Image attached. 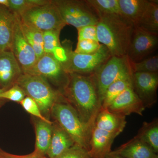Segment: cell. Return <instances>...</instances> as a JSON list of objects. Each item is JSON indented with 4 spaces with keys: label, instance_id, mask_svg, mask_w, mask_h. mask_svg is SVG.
<instances>
[{
    "label": "cell",
    "instance_id": "15",
    "mask_svg": "<svg viewBox=\"0 0 158 158\" xmlns=\"http://www.w3.org/2000/svg\"><path fill=\"white\" fill-rule=\"evenodd\" d=\"M22 70L11 51L0 52V86L7 90L15 85Z\"/></svg>",
    "mask_w": 158,
    "mask_h": 158
},
{
    "label": "cell",
    "instance_id": "2",
    "mask_svg": "<svg viewBox=\"0 0 158 158\" xmlns=\"http://www.w3.org/2000/svg\"><path fill=\"white\" fill-rule=\"evenodd\" d=\"M98 41L111 56H127L135 26L121 15H100L96 25Z\"/></svg>",
    "mask_w": 158,
    "mask_h": 158
},
{
    "label": "cell",
    "instance_id": "34",
    "mask_svg": "<svg viewBox=\"0 0 158 158\" xmlns=\"http://www.w3.org/2000/svg\"><path fill=\"white\" fill-rule=\"evenodd\" d=\"M52 55L53 56L54 58L57 59L58 61L63 63L66 61V55L65 49L61 45V46L58 47L55 49L53 52Z\"/></svg>",
    "mask_w": 158,
    "mask_h": 158
},
{
    "label": "cell",
    "instance_id": "31",
    "mask_svg": "<svg viewBox=\"0 0 158 158\" xmlns=\"http://www.w3.org/2000/svg\"><path fill=\"white\" fill-rule=\"evenodd\" d=\"M101 45L98 41L94 40H80L78 41L76 48L74 52L77 54H92L98 51Z\"/></svg>",
    "mask_w": 158,
    "mask_h": 158
},
{
    "label": "cell",
    "instance_id": "14",
    "mask_svg": "<svg viewBox=\"0 0 158 158\" xmlns=\"http://www.w3.org/2000/svg\"><path fill=\"white\" fill-rule=\"evenodd\" d=\"M107 109L110 113L122 116L136 113L142 116L145 108L134 92L132 86L117 97Z\"/></svg>",
    "mask_w": 158,
    "mask_h": 158
},
{
    "label": "cell",
    "instance_id": "12",
    "mask_svg": "<svg viewBox=\"0 0 158 158\" xmlns=\"http://www.w3.org/2000/svg\"><path fill=\"white\" fill-rule=\"evenodd\" d=\"M15 14V22L10 51L13 53L23 72H24L31 69L38 59L34 49L29 44L23 34L19 15L16 13Z\"/></svg>",
    "mask_w": 158,
    "mask_h": 158
},
{
    "label": "cell",
    "instance_id": "29",
    "mask_svg": "<svg viewBox=\"0 0 158 158\" xmlns=\"http://www.w3.org/2000/svg\"><path fill=\"white\" fill-rule=\"evenodd\" d=\"M19 104L26 112L34 116L35 118H38L49 124H52V121H51L50 119L43 116L39 106L35 101L31 98L26 96Z\"/></svg>",
    "mask_w": 158,
    "mask_h": 158
},
{
    "label": "cell",
    "instance_id": "17",
    "mask_svg": "<svg viewBox=\"0 0 158 158\" xmlns=\"http://www.w3.org/2000/svg\"><path fill=\"white\" fill-rule=\"evenodd\" d=\"M52 127V139L47 156L48 158H56L76 144L56 121L53 122Z\"/></svg>",
    "mask_w": 158,
    "mask_h": 158
},
{
    "label": "cell",
    "instance_id": "9",
    "mask_svg": "<svg viewBox=\"0 0 158 158\" xmlns=\"http://www.w3.org/2000/svg\"><path fill=\"white\" fill-rule=\"evenodd\" d=\"M19 15L22 22L43 32L50 31L61 32L66 25L52 1L43 6L29 9Z\"/></svg>",
    "mask_w": 158,
    "mask_h": 158
},
{
    "label": "cell",
    "instance_id": "39",
    "mask_svg": "<svg viewBox=\"0 0 158 158\" xmlns=\"http://www.w3.org/2000/svg\"><path fill=\"white\" fill-rule=\"evenodd\" d=\"M4 90H5V89L0 88V94H1L2 92H3ZM5 100L2 99L0 98V108L2 107V106L3 104H4V101Z\"/></svg>",
    "mask_w": 158,
    "mask_h": 158
},
{
    "label": "cell",
    "instance_id": "8",
    "mask_svg": "<svg viewBox=\"0 0 158 158\" xmlns=\"http://www.w3.org/2000/svg\"><path fill=\"white\" fill-rule=\"evenodd\" d=\"M133 73L127 56H111L93 75L102 102L110 85L120 80L131 78Z\"/></svg>",
    "mask_w": 158,
    "mask_h": 158
},
{
    "label": "cell",
    "instance_id": "38",
    "mask_svg": "<svg viewBox=\"0 0 158 158\" xmlns=\"http://www.w3.org/2000/svg\"><path fill=\"white\" fill-rule=\"evenodd\" d=\"M105 158H123L119 156L111 154V153L108 154L106 156Z\"/></svg>",
    "mask_w": 158,
    "mask_h": 158
},
{
    "label": "cell",
    "instance_id": "24",
    "mask_svg": "<svg viewBox=\"0 0 158 158\" xmlns=\"http://www.w3.org/2000/svg\"><path fill=\"white\" fill-rule=\"evenodd\" d=\"M132 86L131 78L120 80L108 87L102 100V109H106L127 88Z\"/></svg>",
    "mask_w": 158,
    "mask_h": 158
},
{
    "label": "cell",
    "instance_id": "13",
    "mask_svg": "<svg viewBox=\"0 0 158 158\" xmlns=\"http://www.w3.org/2000/svg\"><path fill=\"white\" fill-rule=\"evenodd\" d=\"M131 81L133 90L145 109L155 104L157 101L158 73H135Z\"/></svg>",
    "mask_w": 158,
    "mask_h": 158
},
{
    "label": "cell",
    "instance_id": "32",
    "mask_svg": "<svg viewBox=\"0 0 158 158\" xmlns=\"http://www.w3.org/2000/svg\"><path fill=\"white\" fill-rule=\"evenodd\" d=\"M56 158H90V156L88 150L75 144Z\"/></svg>",
    "mask_w": 158,
    "mask_h": 158
},
{
    "label": "cell",
    "instance_id": "10",
    "mask_svg": "<svg viewBox=\"0 0 158 158\" xmlns=\"http://www.w3.org/2000/svg\"><path fill=\"white\" fill-rule=\"evenodd\" d=\"M23 73L42 77L57 87L61 93L69 80V73L52 54H44L31 69Z\"/></svg>",
    "mask_w": 158,
    "mask_h": 158
},
{
    "label": "cell",
    "instance_id": "6",
    "mask_svg": "<svg viewBox=\"0 0 158 158\" xmlns=\"http://www.w3.org/2000/svg\"><path fill=\"white\" fill-rule=\"evenodd\" d=\"M62 46L65 49L66 60L62 63L68 73L92 75L94 74L111 56L105 46L102 44L98 51L90 54H77L72 50V44L65 40Z\"/></svg>",
    "mask_w": 158,
    "mask_h": 158
},
{
    "label": "cell",
    "instance_id": "27",
    "mask_svg": "<svg viewBox=\"0 0 158 158\" xmlns=\"http://www.w3.org/2000/svg\"><path fill=\"white\" fill-rule=\"evenodd\" d=\"M49 0H9V9L19 15L29 9L49 3Z\"/></svg>",
    "mask_w": 158,
    "mask_h": 158
},
{
    "label": "cell",
    "instance_id": "25",
    "mask_svg": "<svg viewBox=\"0 0 158 158\" xmlns=\"http://www.w3.org/2000/svg\"><path fill=\"white\" fill-rule=\"evenodd\" d=\"M99 17L104 15H121L118 0H86Z\"/></svg>",
    "mask_w": 158,
    "mask_h": 158
},
{
    "label": "cell",
    "instance_id": "4",
    "mask_svg": "<svg viewBox=\"0 0 158 158\" xmlns=\"http://www.w3.org/2000/svg\"><path fill=\"white\" fill-rule=\"evenodd\" d=\"M15 84L22 88L26 96L35 101L43 116L49 119L53 106L62 97V94L45 79L36 75L23 73Z\"/></svg>",
    "mask_w": 158,
    "mask_h": 158
},
{
    "label": "cell",
    "instance_id": "22",
    "mask_svg": "<svg viewBox=\"0 0 158 158\" xmlns=\"http://www.w3.org/2000/svg\"><path fill=\"white\" fill-rule=\"evenodd\" d=\"M148 145L156 153L158 152V120L155 118L150 122H144L136 135Z\"/></svg>",
    "mask_w": 158,
    "mask_h": 158
},
{
    "label": "cell",
    "instance_id": "3",
    "mask_svg": "<svg viewBox=\"0 0 158 158\" xmlns=\"http://www.w3.org/2000/svg\"><path fill=\"white\" fill-rule=\"evenodd\" d=\"M127 124L126 116L101 109L94 124L90 137V158H105L111 152L115 138Z\"/></svg>",
    "mask_w": 158,
    "mask_h": 158
},
{
    "label": "cell",
    "instance_id": "18",
    "mask_svg": "<svg viewBox=\"0 0 158 158\" xmlns=\"http://www.w3.org/2000/svg\"><path fill=\"white\" fill-rule=\"evenodd\" d=\"M15 14L0 5V52L11 50Z\"/></svg>",
    "mask_w": 158,
    "mask_h": 158
},
{
    "label": "cell",
    "instance_id": "36",
    "mask_svg": "<svg viewBox=\"0 0 158 158\" xmlns=\"http://www.w3.org/2000/svg\"><path fill=\"white\" fill-rule=\"evenodd\" d=\"M22 156L15 155L4 151L0 148V158H22Z\"/></svg>",
    "mask_w": 158,
    "mask_h": 158
},
{
    "label": "cell",
    "instance_id": "37",
    "mask_svg": "<svg viewBox=\"0 0 158 158\" xmlns=\"http://www.w3.org/2000/svg\"><path fill=\"white\" fill-rule=\"evenodd\" d=\"M0 5L9 8V0H0Z\"/></svg>",
    "mask_w": 158,
    "mask_h": 158
},
{
    "label": "cell",
    "instance_id": "7",
    "mask_svg": "<svg viewBox=\"0 0 158 158\" xmlns=\"http://www.w3.org/2000/svg\"><path fill=\"white\" fill-rule=\"evenodd\" d=\"M66 25L77 30L89 25H96L99 17L86 0H52Z\"/></svg>",
    "mask_w": 158,
    "mask_h": 158
},
{
    "label": "cell",
    "instance_id": "16",
    "mask_svg": "<svg viewBox=\"0 0 158 158\" xmlns=\"http://www.w3.org/2000/svg\"><path fill=\"white\" fill-rule=\"evenodd\" d=\"M110 153L123 158H158L157 154L136 136Z\"/></svg>",
    "mask_w": 158,
    "mask_h": 158
},
{
    "label": "cell",
    "instance_id": "26",
    "mask_svg": "<svg viewBox=\"0 0 158 158\" xmlns=\"http://www.w3.org/2000/svg\"><path fill=\"white\" fill-rule=\"evenodd\" d=\"M133 73H158V55L150 56L138 62L130 61Z\"/></svg>",
    "mask_w": 158,
    "mask_h": 158
},
{
    "label": "cell",
    "instance_id": "20",
    "mask_svg": "<svg viewBox=\"0 0 158 158\" xmlns=\"http://www.w3.org/2000/svg\"><path fill=\"white\" fill-rule=\"evenodd\" d=\"M33 123L36 135L35 149L47 156L52 139V124L36 118H34Z\"/></svg>",
    "mask_w": 158,
    "mask_h": 158
},
{
    "label": "cell",
    "instance_id": "11",
    "mask_svg": "<svg viewBox=\"0 0 158 158\" xmlns=\"http://www.w3.org/2000/svg\"><path fill=\"white\" fill-rule=\"evenodd\" d=\"M158 46V35L135 27L127 56L131 62H140L153 53Z\"/></svg>",
    "mask_w": 158,
    "mask_h": 158
},
{
    "label": "cell",
    "instance_id": "5",
    "mask_svg": "<svg viewBox=\"0 0 158 158\" xmlns=\"http://www.w3.org/2000/svg\"><path fill=\"white\" fill-rule=\"evenodd\" d=\"M51 116L71 136L76 144L89 151L92 131L82 122L75 110L63 95L54 105Z\"/></svg>",
    "mask_w": 158,
    "mask_h": 158
},
{
    "label": "cell",
    "instance_id": "19",
    "mask_svg": "<svg viewBox=\"0 0 158 158\" xmlns=\"http://www.w3.org/2000/svg\"><path fill=\"white\" fill-rule=\"evenodd\" d=\"M122 16L137 25L147 8L149 0H118Z\"/></svg>",
    "mask_w": 158,
    "mask_h": 158
},
{
    "label": "cell",
    "instance_id": "30",
    "mask_svg": "<svg viewBox=\"0 0 158 158\" xmlns=\"http://www.w3.org/2000/svg\"><path fill=\"white\" fill-rule=\"evenodd\" d=\"M26 96L23 90L16 84L0 94V98L2 99L8 100L19 103Z\"/></svg>",
    "mask_w": 158,
    "mask_h": 158
},
{
    "label": "cell",
    "instance_id": "35",
    "mask_svg": "<svg viewBox=\"0 0 158 158\" xmlns=\"http://www.w3.org/2000/svg\"><path fill=\"white\" fill-rule=\"evenodd\" d=\"M22 158H48L47 156L40 152L37 149H35L34 152L27 155L22 156Z\"/></svg>",
    "mask_w": 158,
    "mask_h": 158
},
{
    "label": "cell",
    "instance_id": "28",
    "mask_svg": "<svg viewBox=\"0 0 158 158\" xmlns=\"http://www.w3.org/2000/svg\"><path fill=\"white\" fill-rule=\"evenodd\" d=\"M60 31H50L43 32V46L45 54H52L54 50L62 44L59 41Z\"/></svg>",
    "mask_w": 158,
    "mask_h": 158
},
{
    "label": "cell",
    "instance_id": "1",
    "mask_svg": "<svg viewBox=\"0 0 158 158\" xmlns=\"http://www.w3.org/2000/svg\"><path fill=\"white\" fill-rule=\"evenodd\" d=\"M77 113L82 122L92 131L102 102L93 75L69 73V80L61 92Z\"/></svg>",
    "mask_w": 158,
    "mask_h": 158
},
{
    "label": "cell",
    "instance_id": "33",
    "mask_svg": "<svg viewBox=\"0 0 158 158\" xmlns=\"http://www.w3.org/2000/svg\"><path fill=\"white\" fill-rule=\"evenodd\" d=\"M77 31L78 41L92 40L98 41L96 25L85 26L78 29Z\"/></svg>",
    "mask_w": 158,
    "mask_h": 158
},
{
    "label": "cell",
    "instance_id": "23",
    "mask_svg": "<svg viewBox=\"0 0 158 158\" xmlns=\"http://www.w3.org/2000/svg\"><path fill=\"white\" fill-rule=\"evenodd\" d=\"M21 26L27 41L34 49L37 59H40L45 54L44 50L43 32L21 21Z\"/></svg>",
    "mask_w": 158,
    "mask_h": 158
},
{
    "label": "cell",
    "instance_id": "21",
    "mask_svg": "<svg viewBox=\"0 0 158 158\" xmlns=\"http://www.w3.org/2000/svg\"><path fill=\"white\" fill-rule=\"evenodd\" d=\"M142 30L158 35V1H149L137 25Z\"/></svg>",
    "mask_w": 158,
    "mask_h": 158
}]
</instances>
